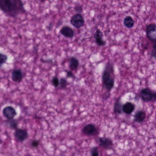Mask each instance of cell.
I'll return each instance as SVG.
<instances>
[{
    "label": "cell",
    "instance_id": "obj_1",
    "mask_svg": "<svg viewBox=\"0 0 156 156\" xmlns=\"http://www.w3.org/2000/svg\"><path fill=\"white\" fill-rule=\"evenodd\" d=\"M0 9L9 17H16L26 13L24 4L21 0H0Z\"/></svg>",
    "mask_w": 156,
    "mask_h": 156
},
{
    "label": "cell",
    "instance_id": "obj_2",
    "mask_svg": "<svg viewBox=\"0 0 156 156\" xmlns=\"http://www.w3.org/2000/svg\"><path fill=\"white\" fill-rule=\"evenodd\" d=\"M114 65L112 63L108 61L105 64L102 77L103 88L106 91L104 97L105 99H108L109 97L110 92L114 85Z\"/></svg>",
    "mask_w": 156,
    "mask_h": 156
},
{
    "label": "cell",
    "instance_id": "obj_3",
    "mask_svg": "<svg viewBox=\"0 0 156 156\" xmlns=\"http://www.w3.org/2000/svg\"><path fill=\"white\" fill-rule=\"evenodd\" d=\"M140 95L142 100L146 102L156 101V92L152 91L148 88H145L141 90Z\"/></svg>",
    "mask_w": 156,
    "mask_h": 156
},
{
    "label": "cell",
    "instance_id": "obj_4",
    "mask_svg": "<svg viewBox=\"0 0 156 156\" xmlns=\"http://www.w3.org/2000/svg\"><path fill=\"white\" fill-rule=\"evenodd\" d=\"M71 24L76 29H80L84 25V19L82 15L80 13H76L73 15L71 18Z\"/></svg>",
    "mask_w": 156,
    "mask_h": 156
},
{
    "label": "cell",
    "instance_id": "obj_5",
    "mask_svg": "<svg viewBox=\"0 0 156 156\" xmlns=\"http://www.w3.org/2000/svg\"><path fill=\"white\" fill-rule=\"evenodd\" d=\"M156 26L155 23H151L146 27V33L149 40L155 42L156 38Z\"/></svg>",
    "mask_w": 156,
    "mask_h": 156
},
{
    "label": "cell",
    "instance_id": "obj_6",
    "mask_svg": "<svg viewBox=\"0 0 156 156\" xmlns=\"http://www.w3.org/2000/svg\"><path fill=\"white\" fill-rule=\"evenodd\" d=\"M82 132L87 136H95L98 133V130L94 125L88 124L84 127Z\"/></svg>",
    "mask_w": 156,
    "mask_h": 156
},
{
    "label": "cell",
    "instance_id": "obj_7",
    "mask_svg": "<svg viewBox=\"0 0 156 156\" xmlns=\"http://www.w3.org/2000/svg\"><path fill=\"white\" fill-rule=\"evenodd\" d=\"M2 113L8 120H12L17 114L15 108L12 106H8L5 107L2 110Z\"/></svg>",
    "mask_w": 156,
    "mask_h": 156
},
{
    "label": "cell",
    "instance_id": "obj_8",
    "mask_svg": "<svg viewBox=\"0 0 156 156\" xmlns=\"http://www.w3.org/2000/svg\"><path fill=\"white\" fill-rule=\"evenodd\" d=\"M15 137L18 141L23 142L28 137L27 131L25 129H16L15 132Z\"/></svg>",
    "mask_w": 156,
    "mask_h": 156
},
{
    "label": "cell",
    "instance_id": "obj_9",
    "mask_svg": "<svg viewBox=\"0 0 156 156\" xmlns=\"http://www.w3.org/2000/svg\"><path fill=\"white\" fill-rule=\"evenodd\" d=\"M96 44L99 46H103L106 45V41L103 40V33L100 30L97 29L94 35Z\"/></svg>",
    "mask_w": 156,
    "mask_h": 156
},
{
    "label": "cell",
    "instance_id": "obj_10",
    "mask_svg": "<svg viewBox=\"0 0 156 156\" xmlns=\"http://www.w3.org/2000/svg\"><path fill=\"white\" fill-rule=\"evenodd\" d=\"M11 77L13 82L19 83L23 81V72L20 69H15L11 72Z\"/></svg>",
    "mask_w": 156,
    "mask_h": 156
},
{
    "label": "cell",
    "instance_id": "obj_11",
    "mask_svg": "<svg viewBox=\"0 0 156 156\" xmlns=\"http://www.w3.org/2000/svg\"><path fill=\"white\" fill-rule=\"evenodd\" d=\"M99 145L101 147L104 149H110L113 145V141L111 139L107 137H100L99 139Z\"/></svg>",
    "mask_w": 156,
    "mask_h": 156
},
{
    "label": "cell",
    "instance_id": "obj_12",
    "mask_svg": "<svg viewBox=\"0 0 156 156\" xmlns=\"http://www.w3.org/2000/svg\"><path fill=\"white\" fill-rule=\"evenodd\" d=\"M60 33L66 38H73L74 36V31L72 28L68 26H64L62 27L60 31Z\"/></svg>",
    "mask_w": 156,
    "mask_h": 156
},
{
    "label": "cell",
    "instance_id": "obj_13",
    "mask_svg": "<svg viewBox=\"0 0 156 156\" xmlns=\"http://www.w3.org/2000/svg\"><path fill=\"white\" fill-rule=\"evenodd\" d=\"M135 108V105L131 102H127L122 106V111L127 114H130L134 111Z\"/></svg>",
    "mask_w": 156,
    "mask_h": 156
},
{
    "label": "cell",
    "instance_id": "obj_14",
    "mask_svg": "<svg viewBox=\"0 0 156 156\" xmlns=\"http://www.w3.org/2000/svg\"><path fill=\"white\" fill-rule=\"evenodd\" d=\"M146 117V114L144 111L140 110L137 112L134 115L135 122L142 123Z\"/></svg>",
    "mask_w": 156,
    "mask_h": 156
},
{
    "label": "cell",
    "instance_id": "obj_15",
    "mask_svg": "<svg viewBox=\"0 0 156 156\" xmlns=\"http://www.w3.org/2000/svg\"><path fill=\"white\" fill-rule=\"evenodd\" d=\"M134 21L131 16L125 17L123 20V24L125 27L128 29H131L134 26Z\"/></svg>",
    "mask_w": 156,
    "mask_h": 156
},
{
    "label": "cell",
    "instance_id": "obj_16",
    "mask_svg": "<svg viewBox=\"0 0 156 156\" xmlns=\"http://www.w3.org/2000/svg\"><path fill=\"white\" fill-rule=\"evenodd\" d=\"M79 65V62L77 58L72 57L70 59L69 67L72 70L75 71L78 69Z\"/></svg>",
    "mask_w": 156,
    "mask_h": 156
},
{
    "label": "cell",
    "instance_id": "obj_17",
    "mask_svg": "<svg viewBox=\"0 0 156 156\" xmlns=\"http://www.w3.org/2000/svg\"><path fill=\"white\" fill-rule=\"evenodd\" d=\"M122 106L123 105L121 103V97H119L115 102L114 106V111L116 114H120L122 113Z\"/></svg>",
    "mask_w": 156,
    "mask_h": 156
},
{
    "label": "cell",
    "instance_id": "obj_18",
    "mask_svg": "<svg viewBox=\"0 0 156 156\" xmlns=\"http://www.w3.org/2000/svg\"><path fill=\"white\" fill-rule=\"evenodd\" d=\"M8 60V56L6 54L0 53V68L2 65L6 63Z\"/></svg>",
    "mask_w": 156,
    "mask_h": 156
},
{
    "label": "cell",
    "instance_id": "obj_19",
    "mask_svg": "<svg viewBox=\"0 0 156 156\" xmlns=\"http://www.w3.org/2000/svg\"><path fill=\"white\" fill-rule=\"evenodd\" d=\"M68 84L67 80L64 78H62L60 80L59 85L60 86V88L65 89Z\"/></svg>",
    "mask_w": 156,
    "mask_h": 156
},
{
    "label": "cell",
    "instance_id": "obj_20",
    "mask_svg": "<svg viewBox=\"0 0 156 156\" xmlns=\"http://www.w3.org/2000/svg\"><path fill=\"white\" fill-rule=\"evenodd\" d=\"M8 123H9V127L11 129L15 130L17 129L18 123H17V121L16 120H13V119L10 120Z\"/></svg>",
    "mask_w": 156,
    "mask_h": 156
},
{
    "label": "cell",
    "instance_id": "obj_21",
    "mask_svg": "<svg viewBox=\"0 0 156 156\" xmlns=\"http://www.w3.org/2000/svg\"><path fill=\"white\" fill-rule=\"evenodd\" d=\"M52 83L53 85L55 88H58L59 86L60 81L57 76H55L53 77L52 80Z\"/></svg>",
    "mask_w": 156,
    "mask_h": 156
},
{
    "label": "cell",
    "instance_id": "obj_22",
    "mask_svg": "<svg viewBox=\"0 0 156 156\" xmlns=\"http://www.w3.org/2000/svg\"><path fill=\"white\" fill-rule=\"evenodd\" d=\"M91 156H99L98 149L96 147H94L91 150Z\"/></svg>",
    "mask_w": 156,
    "mask_h": 156
},
{
    "label": "cell",
    "instance_id": "obj_23",
    "mask_svg": "<svg viewBox=\"0 0 156 156\" xmlns=\"http://www.w3.org/2000/svg\"><path fill=\"white\" fill-rule=\"evenodd\" d=\"M39 145H40V141L37 140H34L32 141V143H31V146L32 147H37Z\"/></svg>",
    "mask_w": 156,
    "mask_h": 156
},
{
    "label": "cell",
    "instance_id": "obj_24",
    "mask_svg": "<svg viewBox=\"0 0 156 156\" xmlns=\"http://www.w3.org/2000/svg\"><path fill=\"white\" fill-rule=\"evenodd\" d=\"M156 44H154L153 45V50H152V52H151V56L153 58H154V59L156 58Z\"/></svg>",
    "mask_w": 156,
    "mask_h": 156
},
{
    "label": "cell",
    "instance_id": "obj_25",
    "mask_svg": "<svg viewBox=\"0 0 156 156\" xmlns=\"http://www.w3.org/2000/svg\"><path fill=\"white\" fill-rule=\"evenodd\" d=\"M66 77L68 78H75L76 77L71 71H66Z\"/></svg>",
    "mask_w": 156,
    "mask_h": 156
},
{
    "label": "cell",
    "instance_id": "obj_26",
    "mask_svg": "<svg viewBox=\"0 0 156 156\" xmlns=\"http://www.w3.org/2000/svg\"><path fill=\"white\" fill-rule=\"evenodd\" d=\"M75 9L76 11L78 13H82V10H83V9H82V7L81 6H76L75 7Z\"/></svg>",
    "mask_w": 156,
    "mask_h": 156
}]
</instances>
